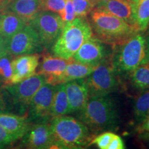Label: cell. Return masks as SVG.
I'll return each instance as SVG.
<instances>
[{
    "instance_id": "obj_10",
    "label": "cell",
    "mask_w": 149,
    "mask_h": 149,
    "mask_svg": "<svg viewBox=\"0 0 149 149\" xmlns=\"http://www.w3.org/2000/svg\"><path fill=\"white\" fill-rule=\"evenodd\" d=\"M55 86L45 83L37 91L29 107L28 119L30 122H46L51 118V111Z\"/></svg>"
},
{
    "instance_id": "obj_27",
    "label": "cell",
    "mask_w": 149,
    "mask_h": 149,
    "mask_svg": "<svg viewBox=\"0 0 149 149\" xmlns=\"http://www.w3.org/2000/svg\"><path fill=\"white\" fill-rule=\"evenodd\" d=\"M66 0H40V10L51 11L59 15L63 14Z\"/></svg>"
},
{
    "instance_id": "obj_4",
    "label": "cell",
    "mask_w": 149,
    "mask_h": 149,
    "mask_svg": "<svg viewBox=\"0 0 149 149\" xmlns=\"http://www.w3.org/2000/svg\"><path fill=\"white\" fill-rule=\"evenodd\" d=\"M93 37V31L87 17H76L73 20L65 23L52 51L54 55L70 59L73 57L81 45Z\"/></svg>"
},
{
    "instance_id": "obj_28",
    "label": "cell",
    "mask_w": 149,
    "mask_h": 149,
    "mask_svg": "<svg viewBox=\"0 0 149 149\" xmlns=\"http://www.w3.org/2000/svg\"><path fill=\"white\" fill-rule=\"evenodd\" d=\"M15 109L12 99L5 87L0 88V113H9Z\"/></svg>"
},
{
    "instance_id": "obj_30",
    "label": "cell",
    "mask_w": 149,
    "mask_h": 149,
    "mask_svg": "<svg viewBox=\"0 0 149 149\" xmlns=\"http://www.w3.org/2000/svg\"><path fill=\"white\" fill-rule=\"evenodd\" d=\"M61 17L63 21L64 22V23H68V22H71L76 17L72 0H66L64 13L61 15Z\"/></svg>"
},
{
    "instance_id": "obj_37",
    "label": "cell",
    "mask_w": 149,
    "mask_h": 149,
    "mask_svg": "<svg viewBox=\"0 0 149 149\" xmlns=\"http://www.w3.org/2000/svg\"><path fill=\"white\" fill-rule=\"evenodd\" d=\"M91 1H93V2L95 3L96 6H97V3H98L99 2H100V1H101V0H91Z\"/></svg>"
},
{
    "instance_id": "obj_7",
    "label": "cell",
    "mask_w": 149,
    "mask_h": 149,
    "mask_svg": "<svg viewBox=\"0 0 149 149\" xmlns=\"http://www.w3.org/2000/svg\"><path fill=\"white\" fill-rule=\"evenodd\" d=\"M29 24L37 31L43 48H52L64 26V22L59 15L51 11L42 10Z\"/></svg>"
},
{
    "instance_id": "obj_11",
    "label": "cell",
    "mask_w": 149,
    "mask_h": 149,
    "mask_svg": "<svg viewBox=\"0 0 149 149\" xmlns=\"http://www.w3.org/2000/svg\"><path fill=\"white\" fill-rule=\"evenodd\" d=\"M22 143L26 148L33 149L55 148L51 124L46 122L31 124Z\"/></svg>"
},
{
    "instance_id": "obj_25",
    "label": "cell",
    "mask_w": 149,
    "mask_h": 149,
    "mask_svg": "<svg viewBox=\"0 0 149 149\" xmlns=\"http://www.w3.org/2000/svg\"><path fill=\"white\" fill-rule=\"evenodd\" d=\"M13 56L7 53L0 57V83L3 86L11 85L13 68Z\"/></svg>"
},
{
    "instance_id": "obj_29",
    "label": "cell",
    "mask_w": 149,
    "mask_h": 149,
    "mask_svg": "<svg viewBox=\"0 0 149 149\" xmlns=\"http://www.w3.org/2000/svg\"><path fill=\"white\" fill-rule=\"evenodd\" d=\"M115 133L112 132H104L93 139L89 143L88 146L91 145H96L100 149H107L108 146L113 139Z\"/></svg>"
},
{
    "instance_id": "obj_14",
    "label": "cell",
    "mask_w": 149,
    "mask_h": 149,
    "mask_svg": "<svg viewBox=\"0 0 149 149\" xmlns=\"http://www.w3.org/2000/svg\"><path fill=\"white\" fill-rule=\"evenodd\" d=\"M64 84L70 113L81 111L89 98L85 78L74 79Z\"/></svg>"
},
{
    "instance_id": "obj_2",
    "label": "cell",
    "mask_w": 149,
    "mask_h": 149,
    "mask_svg": "<svg viewBox=\"0 0 149 149\" xmlns=\"http://www.w3.org/2000/svg\"><path fill=\"white\" fill-rule=\"evenodd\" d=\"M79 120L93 133L113 129L119 120L116 104L109 95L89 97L79 111Z\"/></svg>"
},
{
    "instance_id": "obj_5",
    "label": "cell",
    "mask_w": 149,
    "mask_h": 149,
    "mask_svg": "<svg viewBox=\"0 0 149 149\" xmlns=\"http://www.w3.org/2000/svg\"><path fill=\"white\" fill-rule=\"evenodd\" d=\"M115 48L116 51L111 57L116 72L128 73L146 61V37L140 33Z\"/></svg>"
},
{
    "instance_id": "obj_20",
    "label": "cell",
    "mask_w": 149,
    "mask_h": 149,
    "mask_svg": "<svg viewBox=\"0 0 149 149\" xmlns=\"http://www.w3.org/2000/svg\"><path fill=\"white\" fill-rule=\"evenodd\" d=\"M100 62L94 64H84L78 62L73 58L67 65L64 72L57 80V84L88 77L95 69Z\"/></svg>"
},
{
    "instance_id": "obj_36",
    "label": "cell",
    "mask_w": 149,
    "mask_h": 149,
    "mask_svg": "<svg viewBox=\"0 0 149 149\" xmlns=\"http://www.w3.org/2000/svg\"><path fill=\"white\" fill-rule=\"evenodd\" d=\"M145 37L146 41V61H149V31L145 35Z\"/></svg>"
},
{
    "instance_id": "obj_18",
    "label": "cell",
    "mask_w": 149,
    "mask_h": 149,
    "mask_svg": "<svg viewBox=\"0 0 149 149\" xmlns=\"http://www.w3.org/2000/svg\"><path fill=\"white\" fill-rule=\"evenodd\" d=\"M4 10L14 13L29 24L41 11L40 0H10Z\"/></svg>"
},
{
    "instance_id": "obj_3",
    "label": "cell",
    "mask_w": 149,
    "mask_h": 149,
    "mask_svg": "<svg viewBox=\"0 0 149 149\" xmlns=\"http://www.w3.org/2000/svg\"><path fill=\"white\" fill-rule=\"evenodd\" d=\"M55 148H81L88 146L93 139V134L79 120L67 115L52 118Z\"/></svg>"
},
{
    "instance_id": "obj_26",
    "label": "cell",
    "mask_w": 149,
    "mask_h": 149,
    "mask_svg": "<svg viewBox=\"0 0 149 149\" xmlns=\"http://www.w3.org/2000/svg\"><path fill=\"white\" fill-rule=\"evenodd\" d=\"M76 17H87L96 4L91 0H72Z\"/></svg>"
},
{
    "instance_id": "obj_21",
    "label": "cell",
    "mask_w": 149,
    "mask_h": 149,
    "mask_svg": "<svg viewBox=\"0 0 149 149\" xmlns=\"http://www.w3.org/2000/svg\"><path fill=\"white\" fill-rule=\"evenodd\" d=\"M68 113H70V111L65 89V84H59L55 86L51 111V117L53 118Z\"/></svg>"
},
{
    "instance_id": "obj_31",
    "label": "cell",
    "mask_w": 149,
    "mask_h": 149,
    "mask_svg": "<svg viewBox=\"0 0 149 149\" xmlns=\"http://www.w3.org/2000/svg\"><path fill=\"white\" fill-rule=\"evenodd\" d=\"M13 142L12 137L8 132L0 125V148H5Z\"/></svg>"
},
{
    "instance_id": "obj_8",
    "label": "cell",
    "mask_w": 149,
    "mask_h": 149,
    "mask_svg": "<svg viewBox=\"0 0 149 149\" xmlns=\"http://www.w3.org/2000/svg\"><path fill=\"white\" fill-rule=\"evenodd\" d=\"M45 83L44 75L35 73L20 82L4 87L12 99L15 109L21 114L28 115L26 112L29 110L33 96Z\"/></svg>"
},
{
    "instance_id": "obj_13",
    "label": "cell",
    "mask_w": 149,
    "mask_h": 149,
    "mask_svg": "<svg viewBox=\"0 0 149 149\" xmlns=\"http://www.w3.org/2000/svg\"><path fill=\"white\" fill-rule=\"evenodd\" d=\"M41 55L38 53L18 55L13 59V72L11 84L20 82L36 73Z\"/></svg>"
},
{
    "instance_id": "obj_1",
    "label": "cell",
    "mask_w": 149,
    "mask_h": 149,
    "mask_svg": "<svg viewBox=\"0 0 149 149\" xmlns=\"http://www.w3.org/2000/svg\"><path fill=\"white\" fill-rule=\"evenodd\" d=\"M88 22L93 36L113 47L121 45L139 33L124 20L96 6L89 14Z\"/></svg>"
},
{
    "instance_id": "obj_12",
    "label": "cell",
    "mask_w": 149,
    "mask_h": 149,
    "mask_svg": "<svg viewBox=\"0 0 149 149\" xmlns=\"http://www.w3.org/2000/svg\"><path fill=\"white\" fill-rule=\"evenodd\" d=\"M42 61L39 64L38 70L36 74L44 76L46 83L55 86L57 80L64 71L67 65L73 59H64L50 53H44L41 55Z\"/></svg>"
},
{
    "instance_id": "obj_15",
    "label": "cell",
    "mask_w": 149,
    "mask_h": 149,
    "mask_svg": "<svg viewBox=\"0 0 149 149\" xmlns=\"http://www.w3.org/2000/svg\"><path fill=\"white\" fill-rule=\"evenodd\" d=\"M107 57L102 42L94 37L86 41L73 56L75 61L84 64H94Z\"/></svg>"
},
{
    "instance_id": "obj_22",
    "label": "cell",
    "mask_w": 149,
    "mask_h": 149,
    "mask_svg": "<svg viewBox=\"0 0 149 149\" xmlns=\"http://www.w3.org/2000/svg\"><path fill=\"white\" fill-rule=\"evenodd\" d=\"M133 24L139 33L149 27V0H133Z\"/></svg>"
},
{
    "instance_id": "obj_9",
    "label": "cell",
    "mask_w": 149,
    "mask_h": 149,
    "mask_svg": "<svg viewBox=\"0 0 149 149\" xmlns=\"http://www.w3.org/2000/svg\"><path fill=\"white\" fill-rule=\"evenodd\" d=\"M6 48L13 56L38 53L44 50L37 31L30 24L7 41Z\"/></svg>"
},
{
    "instance_id": "obj_35",
    "label": "cell",
    "mask_w": 149,
    "mask_h": 149,
    "mask_svg": "<svg viewBox=\"0 0 149 149\" xmlns=\"http://www.w3.org/2000/svg\"><path fill=\"white\" fill-rule=\"evenodd\" d=\"M10 0H0V12L4 10Z\"/></svg>"
},
{
    "instance_id": "obj_16",
    "label": "cell",
    "mask_w": 149,
    "mask_h": 149,
    "mask_svg": "<svg viewBox=\"0 0 149 149\" xmlns=\"http://www.w3.org/2000/svg\"><path fill=\"white\" fill-rule=\"evenodd\" d=\"M0 125L8 132L13 141L22 139L31 125L28 115L0 113Z\"/></svg>"
},
{
    "instance_id": "obj_32",
    "label": "cell",
    "mask_w": 149,
    "mask_h": 149,
    "mask_svg": "<svg viewBox=\"0 0 149 149\" xmlns=\"http://www.w3.org/2000/svg\"><path fill=\"white\" fill-rule=\"evenodd\" d=\"M125 148L124 141L119 135H114L107 149H124Z\"/></svg>"
},
{
    "instance_id": "obj_17",
    "label": "cell",
    "mask_w": 149,
    "mask_h": 149,
    "mask_svg": "<svg viewBox=\"0 0 149 149\" xmlns=\"http://www.w3.org/2000/svg\"><path fill=\"white\" fill-rule=\"evenodd\" d=\"M96 7L107 10L134 26L133 0H101Z\"/></svg>"
},
{
    "instance_id": "obj_24",
    "label": "cell",
    "mask_w": 149,
    "mask_h": 149,
    "mask_svg": "<svg viewBox=\"0 0 149 149\" xmlns=\"http://www.w3.org/2000/svg\"><path fill=\"white\" fill-rule=\"evenodd\" d=\"M134 115L136 120L143 122L149 115V88L143 91L134 102Z\"/></svg>"
},
{
    "instance_id": "obj_34",
    "label": "cell",
    "mask_w": 149,
    "mask_h": 149,
    "mask_svg": "<svg viewBox=\"0 0 149 149\" xmlns=\"http://www.w3.org/2000/svg\"><path fill=\"white\" fill-rule=\"evenodd\" d=\"M142 129L149 133V115L143 121Z\"/></svg>"
},
{
    "instance_id": "obj_19",
    "label": "cell",
    "mask_w": 149,
    "mask_h": 149,
    "mask_svg": "<svg viewBox=\"0 0 149 149\" xmlns=\"http://www.w3.org/2000/svg\"><path fill=\"white\" fill-rule=\"evenodd\" d=\"M26 24L20 17L11 11L3 10L0 13V35L6 42Z\"/></svg>"
},
{
    "instance_id": "obj_33",
    "label": "cell",
    "mask_w": 149,
    "mask_h": 149,
    "mask_svg": "<svg viewBox=\"0 0 149 149\" xmlns=\"http://www.w3.org/2000/svg\"><path fill=\"white\" fill-rule=\"evenodd\" d=\"M8 53L6 48V42L0 35V57Z\"/></svg>"
},
{
    "instance_id": "obj_6",
    "label": "cell",
    "mask_w": 149,
    "mask_h": 149,
    "mask_svg": "<svg viewBox=\"0 0 149 149\" xmlns=\"http://www.w3.org/2000/svg\"><path fill=\"white\" fill-rule=\"evenodd\" d=\"M116 73L111 55L102 59L92 73L85 77L89 97L108 95L113 92L117 86Z\"/></svg>"
},
{
    "instance_id": "obj_23",
    "label": "cell",
    "mask_w": 149,
    "mask_h": 149,
    "mask_svg": "<svg viewBox=\"0 0 149 149\" xmlns=\"http://www.w3.org/2000/svg\"><path fill=\"white\" fill-rule=\"evenodd\" d=\"M128 74L134 88L139 90L149 88V61H144Z\"/></svg>"
}]
</instances>
